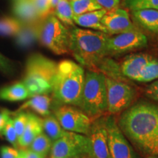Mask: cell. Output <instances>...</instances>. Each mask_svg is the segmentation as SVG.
<instances>
[{"label": "cell", "instance_id": "obj_14", "mask_svg": "<svg viewBox=\"0 0 158 158\" xmlns=\"http://www.w3.org/2000/svg\"><path fill=\"white\" fill-rule=\"evenodd\" d=\"M152 58V56L147 54L128 55L124 59L120 66V71L122 76L138 81L144 68Z\"/></svg>", "mask_w": 158, "mask_h": 158}, {"label": "cell", "instance_id": "obj_7", "mask_svg": "<svg viewBox=\"0 0 158 158\" xmlns=\"http://www.w3.org/2000/svg\"><path fill=\"white\" fill-rule=\"evenodd\" d=\"M108 114L117 115L130 107L135 101L136 91L127 82L106 76Z\"/></svg>", "mask_w": 158, "mask_h": 158}, {"label": "cell", "instance_id": "obj_13", "mask_svg": "<svg viewBox=\"0 0 158 158\" xmlns=\"http://www.w3.org/2000/svg\"><path fill=\"white\" fill-rule=\"evenodd\" d=\"M101 24L106 29V34L117 35L120 33L136 30L126 10L115 8L107 10L101 19Z\"/></svg>", "mask_w": 158, "mask_h": 158}, {"label": "cell", "instance_id": "obj_32", "mask_svg": "<svg viewBox=\"0 0 158 158\" xmlns=\"http://www.w3.org/2000/svg\"><path fill=\"white\" fill-rule=\"evenodd\" d=\"M145 94L154 101L158 102V79L151 83L146 87Z\"/></svg>", "mask_w": 158, "mask_h": 158}, {"label": "cell", "instance_id": "obj_28", "mask_svg": "<svg viewBox=\"0 0 158 158\" xmlns=\"http://www.w3.org/2000/svg\"><path fill=\"white\" fill-rule=\"evenodd\" d=\"M124 5L131 11L142 9L158 10V0H124Z\"/></svg>", "mask_w": 158, "mask_h": 158}, {"label": "cell", "instance_id": "obj_40", "mask_svg": "<svg viewBox=\"0 0 158 158\" xmlns=\"http://www.w3.org/2000/svg\"><path fill=\"white\" fill-rule=\"evenodd\" d=\"M147 158H158V155H149Z\"/></svg>", "mask_w": 158, "mask_h": 158}, {"label": "cell", "instance_id": "obj_22", "mask_svg": "<svg viewBox=\"0 0 158 158\" xmlns=\"http://www.w3.org/2000/svg\"><path fill=\"white\" fill-rule=\"evenodd\" d=\"M42 125L43 130H44L45 134L50 138L51 141H56L66 131L62 127L55 116L50 114L42 119Z\"/></svg>", "mask_w": 158, "mask_h": 158}, {"label": "cell", "instance_id": "obj_19", "mask_svg": "<svg viewBox=\"0 0 158 158\" xmlns=\"http://www.w3.org/2000/svg\"><path fill=\"white\" fill-rule=\"evenodd\" d=\"M51 98L47 94H37L30 97L19 110H31L40 116H46L50 114Z\"/></svg>", "mask_w": 158, "mask_h": 158}, {"label": "cell", "instance_id": "obj_33", "mask_svg": "<svg viewBox=\"0 0 158 158\" xmlns=\"http://www.w3.org/2000/svg\"><path fill=\"white\" fill-rule=\"evenodd\" d=\"M95 1L101 7L102 9L110 10L117 8L121 0H95Z\"/></svg>", "mask_w": 158, "mask_h": 158}, {"label": "cell", "instance_id": "obj_35", "mask_svg": "<svg viewBox=\"0 0 158 158\" xmlns=\"http://www.w3.org/2000/svg\"><path fill=\"white\" fill-rule=\"evenodd\" d=\"M0 70L5 73H8L12 71V64L8 59L0 53Z\"/></svg>", "mask_w": 158, "mask_h": 158}, {"label": "cell", "instance_id": "obj_31", "mask_svg": "<svg viewBox=\"0 0 158 158\" xmlns=\"http://www.w3.org/2000/svg\"><path fill=\"white\" fill-rule=\"evenodd\" d=\"M40 19H45L52 9L51 0H32Z\"/></svg>", "mask_w": 158, "mask_h": 158}, {"label": "cell", "instance_id": "obj_34", "mask_svg": "<svg viewBox=\"0 0 158 158\" xmlns=\"http://www.w3.org/2000/svg\"><path fill=\"white\" fill-rule=\"evenodd\" d=\"M2 158H18L19 150L9 147H2L1 148Z\"/></svg>", "mask_w": 158, "mask_h": 158}, {"label": "cell", "instance_id": "obj_11", "mask_svg": "<svg viewBox=\"0 0 158 158\" xmlns=\"http://www.w3.org/2000/svg\"><path fill=\"white\" fill-rule=\"evenodd\" d=\"M147 45V37L138 29L108 36L107 40L108 54H124Z\"/></svg>", "mask_w": 158, "mask_h": 158}, {"label": "cell", "instance_id": "obj_25", "mask_svg": "<svg viewBox=\"0 0 158 158\" xmlns=\"http://www.w3.org/2000/svg\"><path fill=\"white\" fill-rule=\"evenodd\" d=\"M23 23L19 20L10 17L0 18V35L12 36L19 32Z\"/></svg>", "mask_w": 158, "mask_h": 158}, {"label": "cell", "instance_id": "obj_6", "mask_svg": "<svg viewBox=\"0 0 158 158\" xmlns=\"http://www.w3.org/2000/svg\"><path fill=\"white\" fill-rule=\"evenodd\" d=\"M38 39L43 45L57 55L70 51V30L54 14L48 15L39 26Z\"/></svg>", "mask_w": 158, "mask_h": 158}, {"label": "cell", "instance_id": "obj_1", "mask_svg": "<svg viewBox=\"0 0 158 158\" xmlns=\"http://www.w3.org/2000/svg\"><path fill=\"white\" fill-rule=\"evenodd\" d=\"M118 126L141 153L158 155V106L141 101L120 114Z\"/></svg>", "mask_w": 158, "mask_h": 158}, {"label": "cell", "instance_id": "obj_5", "mask_svg": "<svg viewBox=\"0 0 158 158\" xmlns=\"http://www.w3.org/2000/svg\"><path fill=\"white\" fill-rule=\"evenodd\" d=\"M78 108L92 119L107 115V89L102 73L90 70L85 73Z\"/></svg>", "mask_w": 158, "mask_h": 158}, {"label": "cell", "instance_id": "obj_29", "mask_svg": "<svg viewBox=\"0 0 158 158\" xmlns=\"http://www.w3.org/2000/svg\"><path fill=\"white\" fill-rule=\"evenodd\" d=\"M28 120V113L23 110H19L15 114L14 118H13V123L16 132L18 139L22 135L24 131L26 125Z\"/></svg>", "mask_w": 158, "mask_h": 158}, {"label": "cell", "instance_id": "obj_37", "mask_svg": "<svg viewBox=\"0 0 158 158\" xmlns=\"http://www.w3.org/2000/svg\"><path fill=\"white\" fill-rule=\"evenodd\" d=\"M11 113L7 110H3L2 111L0 112V135L2 133V130L5 127L7 120L9 119L10 117H11Z\"/></svg>", "mask_w": 158, "mask_h": 158}, {"label": "cell", "instance_id": "obj_39", "mask_svg": "<svg viewBox=\"0 0 158 158\" xmlns=\"http://www.w3.org/2000/svg\"><path fill=\"white\" fill-rule=\"evenodd\" d=\"M73 158H91L89 155H79V156H76V157H74Z\"/></svg>", "mask_w": 158, "mask_h": 158}, {"label": "cell", "instance_id": "obj_20", "mask_svg": "<svg viewBox=\"0 0 158 158\" xmlns=\"http://www.w3.org/2000/svg\"><path fill=\"white\" fill-rule=\"evenodd\" d=\"M39 25L37 23L23 24L19 32L15 35L17 45L22 48H27L38 38Z\"/></svg>", "mask_w": 158, "mask_h": 158}, {"label": "cell", "instance_id": "obj_3", "mask_svg": "<svg viewBox=\"0 0 158 158\" xmlns=\"http://www.w3.org/2000/svg\"><path fill=\"white\" fill-rule=\"evenodd\" d=\"M85 71L73 61L63 60L57 64L52 93L62 104L79 107L84 83Z\"/></svg>", "mask_w": 158, "mask_h": 158}, {"label": "cell", "instance_id": "obj_17", "mask_svg": "<svg viewBox=\"0 0 158 158\" xmlns=\"http://www.w3.org/2000/svg\"><path fill=\"white\" fill-rule=\"evenodd\" d=\"M13 10L18 20L23 24L35 23L40 19L32 0H16Z\"/></svg>", "mask_w": 158, "mask_h": 158}, {"label": "cell", "instance_id": "obj_38", "mask_svg": "<svg viewBox=\"0 0 158 158\" xmlns=\"http://www.w3.org/2000/svg\"><path fill=\"white\" fill-rule=\"evenodd\" d=\"M59 2V0H51V7L53 8H54L55 7H56L57 3H58Z\"/></svg>", "mask_w": 158, "mask_h": 158}, {"label": "cell", "instance_id": "obj_26", "mask_svg": "<svg viewBox=\"0 0 158 158\" xmlns=\"http://www.w3.org/2000/svg\"><path fill=\"white\" fill-rule=\"evenodd\" d=\"M74 16L102 9L95 0H69Z\"/></svg>", "mask_w": 158, "mask_h": 158}, {"label": "cell", "instance_id": "obj_2", "mask_svg": "<svg viewBox=\"0 0 158 158\" xmlns=\"http://www.w3.org/2000/svg\"><path fill=\"white\" fill-rule=\"evenodd\" d=\"M108 37L102 31L74 27L70 31L69 49L81 65L95 68L107 56Z\"/></svg>", "mask_w": 158, "mask_h": 158}, {"label": "cell", "instance_id": "obj_24", "mask_svg": "<svg viewBox=\"0 0 158 158\" xmlns=\"http://www.w3.org/2000/svg\"><path fill=\"white\" fill-rule=\"evenodd\" d=\"M51 145H52V143L50 138L44 133H41L37 137H35L29 145L28 149L32 151L33 152L45 157V156L50 152Z\"/></svg>", "mask_w": 158, "mask_h": 158}, {"label": "cell", "instance_id": "obj_23", "mask_svg": "<svg viewBox=\"0 0 158 158\" xmlns=\"http://www.w3.org/2000/svg\"><path fill=\"white\" fill-rule=\"evenodd\" d=\"M54 9V15L63 24L74 25L73 11L69 0H59Z\"/></svg>", "mask_w": 158, "mask_h": 158}, {"label": "cell", "instance_id": "obj_10", "mask_svg": "<svg viewBox=\"0 0 158 158\" xmlns=\"http://www.w3.org/2000/svg\"><path fill=\"white\" fill-rule=\"evenodd\" d=\"M110 158H138L113 115L105 116Z\"/></svg>", "mask_w": 158, "mask_h": 158}, {"label": "cell", "instance_id": "obj_12", "mask_svg": "<svg viewBox=\"0 0 158 158\" xmlns=\"http://www.w3.org/2000/svg\"><path fill=\"white\" fill-rule=\"evenodd\" d=\"M86 137L91 158H110L105 116L92 121Z\"/></svg>", "mask_w": 158, "mask_h": 158}, {"label": "cell", "instance_id": "obj_16", "mask_svg": "<svg viewBox=\"0 0 158 158\" xmlns=\"http://www.w3.org/2000/svg\"><path fill=\"white\" fill-rule=\"evenodd\" d=\"M132 16L139 27L152 33L158 34L157 10H136L132 11Z\"/></svg>", "mask_w": 158, "mask_h": 158}, {"label": "cell", "instance_id": "obj_4", "mask_svg": "<svg viewBox=\"0 0 158 158\" xmlns=\"http://www.w3.org/2000/svg\"><path fill=\"white\" fill-rule=\"evenodd\" d=\"M56 70V63L43 55L35 54L29 56L23 79L29 98L52 92Z\"/></svg>", "mask_w": 158, "mask_h": 158}, {"label": "cell", "instance_id": "obj_18", "mask_svg": "<svg viewBox=\"0 0 158 158\" xmlns=\"http://www.w3.org/2000/svg\"><path fill=\"white\" fill-rule=\"evenodd\" d=\"M107 10L100 9L74 16V23L83 28L92 29V30L100 31L106 34V29L101 24V19Z\"/></svg>", "mask_w": 158, "mask_h": 158}, {"label": "cell", "instance_id": "obj_8", "mask_svg": "<svg viewBox=\"0 0 158 158\" xmlns=\"http://www.w3.org/2000/svg\"><path fill=\"white\" fill-rule=\"evenodd\" d=\"M82 155H89L87 137L69 131L53 142L50 150V158H73Z\"/></svg>", "mask_w": 158, "mask_h": 158}, {"label": "cell", "instance_id": "obj_15", "mask_svg": "<svg viewBox=\"0 0 158 158\" xmlns=\"http://www.w3.org/2000/svg\"><path fill=\"white\" fill-rule=\"evenodd\" d=\"M42 118L28 113V120L22 135L18 139L19 147L21 149H27L31 142L39 134L43 133Z\"/></svg>", "mask_w": 158, "mask_h": 158}, {"label": "cell", "instance_id": "obj_27", "mask_svg": "<svg viewBox=\"0 0 158 158\" xmlns=\"http://www.w3.org/2000/svg\"><path fill=\"white\" fill-rule=\"evenodd\" d=\"M158 79V60L152 58L144 68L139 82H150Z\"/></svg>", "mask_w": 158, "mask_h": 158}, {"label": "cell", "instance_id": "obj_9", "mask_svg": "<svg viewBox=\"0 0 158 158\" xmlns=\"http://www.w3.org/2000/svg\"><path fill=\"white\" fill-rule=\"evenodd\" d=\"M54 116L66 131L86 135L94 119L76 106L62 104L55 110Z\"/></svg>", "mask_w": 158, "mask_h": 158}, {"label": "cell", "instance_id": "obj_36", "mask_svg": "<svg viewBox=\"0 0 158 158\" xmlns=\"http://www.w3.org/2000/svg\"><path fill=\"white\" fill-rule=\"evenodd\" d=\"M18 158H45L38 154L33 152L30 149H20L19 150V156Z\"/></svg>", "mask_w": 158, "mask_h": 158}, {"label": "cell", "instance_id": "obj_30", "mask_svg": "<svg viewBox=\"0 0 158 158\" xmlns=\"http://www.w3.org/2000/svg\"><path fill=\"white\" fill-rule=\"evenodd\" d=\"M2 135H5L6 139L11 144H13L15 148L19 147V143H18V136L15 132V130L13 126V118L10 117L6 123L5 127L2 130Z\"/></svg>", "mask_w": 158, "mask_h": 158}, {"label": "cell", "instance_id": "obj_21", "mask_svg": "<svg viewBox=\"0 0 158 158\" xmlns=\"http://www.w3.org/2000/svg\"><path fill=\"white\" fill-rule=\"evenodd\" d=\"M29 98V93L23 82H18L0 89V99L7 101H20Z\"/></svg>", "mask_w": 158, "mask_h": 158}]
</instances>
